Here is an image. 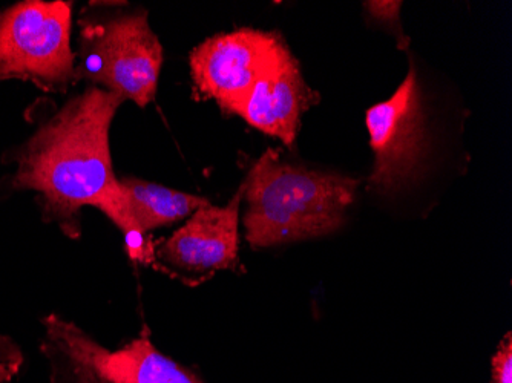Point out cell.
Returning a JSON list of instances; mask_svg holds the SVG:
<instances>
[{
  "label": "cell",
  "mask_w": 512,
  "mask_h": 383,
  "mask_svg": "<svg viewBox=\"0 0 512 383\" xmlns=\"http://www.w3.org/2000/svg\"><path fill=\"white\" fill-rule=\"evenodd\" d=\"M123 103L119 95L91 85L62 106L37 99L25 111L33 131L2 155L13 171L0 178V201L34 192L43 221L68 238H80L82 210L100 209L120 189L109 134Z\"/></svg>",
  "instance_id": "cell-1"
},
{
  "label": "cell",
  "mask_w": 512,
  "mask_h": 383,
  "mask_svg": "<svg viewBox=\"0 0 512 383\" xmlns=\"http://www.w3.org/2000/svg\"><path fill=\"white\" fill-rule=\"evenodd\" d=\"M358 181L286 163L267 149L243 184L247 243L279 246L336 232L355 201Z\"/></svg>",
  "instance_id": "cell-2"
},
{
  "label": "cell",
  "mask_w": 512,
  "mask_h": 383,
  "mask_svg": "<svg viewBox=\"0 0 512 383\" xmlns=\"http://www.w3.org/2000/svg\"><path fill=\"white\" fill-rule=\"evenodd\" d=\"M77 83L99 86L146 108L157 95L163 46L145 8L89 2L77 19Z\"/></svg>",
  "instance_id": "cell-3"
},
{
  "label": "cell",
  "mask_w": 512,
  "mask_h": 383,
  "mask_svg": "<svg viewBox=\"0 0 512 383\" xmlns=\"http://www.w3.org/2000/svg\"><path fill=\"white\" fill-rule=\"evenodd\" d=\"M8 80L46 94L77 85L73 2L23 0L0 10V83Z\"/></svg>",
  "instance_id": "cell-4"
},
{
  "label": "cell",
  "mask_w": 512,
  "mask_h": 383,
  "mask_svg": "<svg viewBox=\"0 0 512 383\" xmlns=\"http://www.w3.org/2000/svg\"><path fill=\"white\" fill-rule=\"evenodd\" d=\"M40 350L51 365V383H203L188 368L140 334L119 350H108L59 315L42 319Z\"/></svg>",
  "instance_id": "cell-5"
},
{
  "label": "cell",
  "mask_w": 512,
  "mask_h": 383,
  "mask_svg": "<svg viewBox=\"0 0 512 383\" xmlns=\"http://www.w3.org/2000/svg\"><path fill=\"white\" fill-rule=\"evenodd\" d=\"M286 51L276 33L243 28L217 34L189 56L195 91L214 100L224 114L235 115L253 85Z\"/></svg>",
  "instance_id": "cell-6"
},
{
  "label": "cell",
  "mask_w": 512,
  "mask_h": 383,
  "mask_svg": "<svg viewBox=\"0 0 512 383\" xmlns=\"http://www.w3.org/2000/svg\"><path fill=\"white\" fill-rule=\"evenodd\" d=\"M365 120L375 152L370 186L381 194H396L417 180L427 151L421 89L414 66L393 97L371 106Z\"/></svg>",
  "instance_id": "cell-7"
},
{
  "label": "cell",
  "mask_w": 512,
  "mask_h": 383,
  "mask_svg": "<svg viewBox=\"0 0 512 383\" xmlns=\"http://www.w3.org/2000/svg\"><path fill=\"white\" fill-rule=\"evenodd\" d=\"M243 186L224 207L211 203L192 213L183 227L154 246L152 267L197 285L238 264V226Z\"/></svg>",
  "instance_id": "cell-8"
},
{
  "label": "cell",
  "mask_w": 512,
  "mask_h": 383,
  "mask_svg": "<svg viewBox=\"0 0 512 383\" xmlns=\"http://www.w3.org/2000/svg\"><path fill=\"white\" fill-rule=\"evenodd\" d=\"M119 181V192L103 204L100 212L125 233L129 258L146 266L154 262L155 246L146 233L191 217L209 204L207 198L140 178L123 177Z\"/></svg>",
  "instance_id": "cell-9"
},
{
  "label": "cell",
  "mask_w": 512,
  "mask_h": 383,
  "mask_svg": "<svg viewBox=\"0 0 512 383\" xmlns=\"http://www.w3.org/2000/svg\"><path fill=\"white\" fill-rule=\"evenodd\" d=\"M316 102L318 95L304 82L298 62L286 51L253 85L235 115L290 148L298 135L301 115Z\"/></svg>",
  "instance_id": "cell-10"
},
{
  "label": "cell",
  "mask_w": 512,
  "mask_h": 383,
  "mask_svg": "<svg viewBox=\"0 0 512 383\" xmlns=\"http://www.w3.org/2000/svg\"><path fill=\"white\" fill-rule=\"evenodd\" d=\"M25 365V356L17 342L0 333V383H10L19 376Z\"/></svg>",
  "instance_id": "cell-11"
},
{
  "label": "cell",
  "mask_w": 512,
  "mask_h": 383,
  "mask_svg": "<svg viewBox=\"0 0 512 383\" xmlns=\"http://www.w3.org/2000/svg\"><path fill=\"white\" fill-rule=\"evenodd\" d=\"M493 377L491 383H512V338L506 334L499 350L493 357Z\"/></svg>",
  "instance_id": "cell-12"
},
{
  "label": "cell",
  "mask_w": 512,
  "mask_h": 383,
  "mask_svg": "<svg viewBox=\"0 0 512 383\" xmlns=\"http://www.w3.org/2000/svg\"><path fill=\"white\" fill-rule=\"evenodd\" d=\"M401 5V2H367L365 8L376 19L398 25L399 8H401Z\"/></svg>",
  "instance_id": "cell-13"
}]
</instances>
